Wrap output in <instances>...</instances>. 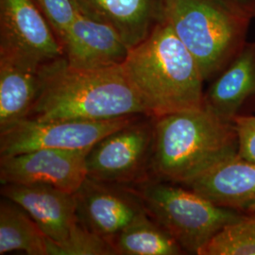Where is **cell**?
<instances>
[{
	"label": "cell",
	"mask_w": 255,
	"mask_h": 255,
	"mask_svg": "<svg viewBox=\"0 0 255 255\" xmlns=\"http://www.w3.org/2000/svg\"><path fill=\"white\" fill-rule=\"evenodd\" d=\"M1 57L43 66L64 48L30 0H1Z\"/></svg>",
	"instance_id": "9"
},
{
	"label": "cell",
	"mask_w": 255,
	"mask_h": 255,
	"mask_svg": "<svg viewBox=\"0 0 255 255\" xmlns=\"http://www.w3.org/2000/svg\"><path fill=\"white\" fill-rule=\"evenodd\" d=\"M139 117L104 120L25 119L0 132V157L41 148L86 149Z\"/></svg>",
	"instance_id": "7"
},
{
	"label": "cell",
	"mask_w": 255,
	"mask_h": 255,
	"mask_svg": "<svg viewBox=\"0 0 255 255\" xmlns=\"http://www.w3.org/2000/svg\"><path fill=\"white\" fill-rule=\"evenodd\" d=\"M122 66L149 117L203 106L200 67L164 20L129 49Z\"/></svg>",
	"instance_id": "2"
},
{
	"label": "cell",
	"mask_w": 255,
	"mask_h": 255,
	"mask_svg": "<svg viewBox=\"0 0 255 255\" xmlns=\"http://www.w3.org/2000/svg\"><path fill=\"white\" fill-rule=\"evenodd\" d=\"M220 207L255 213V162L238 155L214 165L183 184Z\"/></svg>",
	"instance_id": "13"
},
{
	"label": "cell",
	"mask_w": 255,
	"mask_h": 255,
	"mask_svg": "<svg viewBox=\"0 0 255 255\" xmlns=\"http://www.w3.org/2000/svg\"><path fill=\"white\" fill-rule=\"evenodd\" d=\"M132 116L148 114L122 64L78 69L61 58L45 65L41 90L27 119L104 120Z\"/></svg>",
	"instance_id": "1"
},
{
	"label": "cell",
	"mask_w": 255,
	"mask_h": 255,
	"mask_svg": "<svg viewBox=\"0 0 255 255\" xmlns=\"http://www.w3.org/2000/svg\"><path fill=\"white\" fill-rule=\"evenodd\" d=\"M50 19L59 35L69 27L81 13L75 0H37Z\"/></svg>",
	"instance_id": "21"
},
{
	"label": "cell",
	"mask_w": 255,
	"mask_h": 255,
	"mask_svg": "<svg viewBox=\"0 0 255 255\" xmlns=\"http://www.w3.org/2000/svg\"><path fill=\"white\" fill-rule=\"evenodd\" d=\"M138 192L148 215L175 238L186 255H200L222 229L245 216L220 207L182 184L153 178L143 182Z\"/></svg>",
	"instance_id": "5"
},
{
	"label": "cell",
	"mask_w": 255,
	"mask_h": 255,
	"mask_svg": "<svg viewBox=\"0 0 255 255\" xmlns=\"http://www.w3.org/2000/svg\"><path fill=\"white\" fill-rule=\"evenodd\" d=\"M118 255H186L182 247L148 213L141 216L112 240Z\"/></svg>",
	"instance_id": "17"
},
{
	"label": "cell",
	"mask_w": 255,
	"mask_h": 255,
	"mask_svg": "<svg viewBox=\"0 0 255 255\" xmlns=\"http://www.w3.org/2000/svg\"><path fill=\"white\" fill-rule=\"evenodd\" d=\"M154 144V118L139 116L103 137L86 156L87 177L120 185L149 180Z\"/></svg>",
	"instance_id": "6"
},
{
	"label": "cell",
	"mask_w": 255,
	"mask_h": 255,
	"mask_svg": "<svg viewBox=\"0 0 255 255\" xmlns=\"http://www.w3.org/2000/svg\"><path fill=\"white\" fill-rule=\"evenodd\" d=\"M220 6L238 14L253 19L255 17V0H212Z\"/></svg>",
	"instance_id": "23"
},
{
	"label": "cell",
	"mask_w": 255,
	"mask_h": 255,
	"mask_svg": "<svg viewBox=\"0 0 255 255\" xmlns=\"http://www.w3.org/2000/svg\"><path fill=\"white\" fill-rule=\"evenodd\" d=\"M92 4L113 21L120 24L119 32L129 49L145 38L140 30L150 9L149 0H90Z\"/></svg>",
	"instance_id": "18"
},
{
	"label": "cell",
	"mask_w": 255,
	"mask_h": 255,
	"mask_svg": "<svg viewBox=\"0 0 255 255\" xmlns=\"http://www.w3.org/2000/svg\"><path fill=\"white\" fill-rule=\"evenodd\" d=\"M14 252L48 255L47 237L25 210L3 197L0 201V255Z\"/></svg>",
	"instance_id": "16"
},
{
	"label": "cell",
	"mask_w": 255,
	"mask_h": 255,
	"mask_svg": "<svg viewBox=\"0 0 255 255\" xmlns=\"http://www.w3.org/2000/svg\"><path fill=\"white\" fill-rule=\"evenodd\" d=\"M48 255H116V249L108 239L86 228L78 219L69 237L62 243L47 239Z\"/></svg>",
	"instance_id": "20"
},
{
	"label": "cell",
	"mask_w": 255,
	"mask_h": 255,
	"mask_svg": "<svg viewBox=\"0 0 255 255\" xmlns=\"http://www.w3.org/2000/svg\"><path fill=\"white\" fill-rule=\"evenodd\" d=\"M75 195L77 217L86 228L112 240L147 213L139 192L89 177Z\"/></svg>",
	"instance_id": "10"
},
{
	"label": "cell",
	"mask_w": 255,
	"mask_h": 255,
	"mask_svg": "<svg viewBox=\"0 0 255 255\" xmlns=\"http://www.w3.org/2000/svg\"><path fill=\"white\" fill-rule=\"evenodd\" d=\"M200 255H255V213L222 229Z\"/></svg>",
	"instance_id": "19"
},
{
	"label": "cell",
	"mask_w": 255,
	"mask_h": 255,
	"mask_svg": "<svg viewBox=\"0 0 255 255\" xmlns=\"http://www.w3.org/2000/svg\"><path fill=\"white\" fill-rule=\"evenodd\" d=\"M69 66L96 69L122 64L129 47L116 27L80 13L60 35Z\"/></svg>",
	"instance_id": "11"
},
{
	"label": "cell",
	"mask_w": 255,
	"mask_h": 255,
	"mask_svg": "<svg viewBox=\"0 0 255 255\" xmlns=\"http://www.w3.org/2000/svg\"><path fill=\"white\" fill-rule=\"evenodd\" d=\"M86 149L41 148L0 158L1 184H46L76 193L87 178Z\"/></svg>",
	"instance_id": "8"
},
{
	"label": "cell",
	"mask_w": 255,
	"mask_h": 255,
	"mask_svg": "<svg viewBox=\"0 0 255 255\" xmlns=\"http://www.w3.org/2000/svg\"><path fill=\"white\" fill-rule=\"evenodd\" d=\"M254 96L255 42H247L204 92L203 107L221 120L234 123L245 101Z\"/></svg>",
	"instance_id": "14"
},
{
	"label": "cell",
	"mask_w": 255,
	"mask_h": 255,
	"mask_svg": "<svg viewBox=\"0 0 255 255\" xmlns=\"http://www.w3.org/2000/svg\"><path fill=\"white\" fill-rule=\"evenodd\" d=\"M238 141L237 155L255 162V115L240 116L234 119Z\"/></svg>",
	"instance_id": "22"
},
{
	"label": "cell",
	"mask_w": 255,
	"mask_h": 255,
	"mask_svg": "<svg viewBox=\"0 0 255 255\" xmlns=\"http://www.w3.org/2000/svg\"><path fill=\"white\" fill-rule=\"evenodd\" d=\"M164 20L195 58L204 81L214 80L240 52L252 21L212 0H164Z\"/></svg>",
	"instance_id": "4"
},
{
	"label": "cell",
	"mask_w": 255,
	"mask_h": 255,
	"mask_svg": "<svg viewBox=\"0 0 255 255\" xmlns=\"http://www.w3.org/2000/svg\"><path fill=\"white\" fill-rule=\"evenodd\" d=\"M45 65L0 56V132L28 117L42 87Z\"/></svg>",
	"instance_id": "15"
},
{
	"label": "cell",
	"mask_w": 255,
	"mask_h": 255,
	"mask_svg": "<svg viewBox=\"0 0 255 255\" xmlns=\"http://www.w3.org/2000/svg\"><path fill=\"white\" fill-rule=\"evenodd\" d=\"M237 150L234 123L221 120L203 106L154 118L150 175L183 185L236 156Z\"/></svg>",
	"instance_id": "3"
},
{
	"label": "cell",
	"mask_w": 255,
	"mask_h": 255,
	"mask_svg": "<svg viewBox=\"0 0 255 255\" xmlns=\"http://www.w3.org/2000/svg\"><path fill=\"white\" fill-rule=\"evenodd\" d=\"M1 194L25 210L51 242H64L78 220L75 195L54 186L8 183Z\"/></svg>",
	"instance_id": "12"
}]
</instances>
